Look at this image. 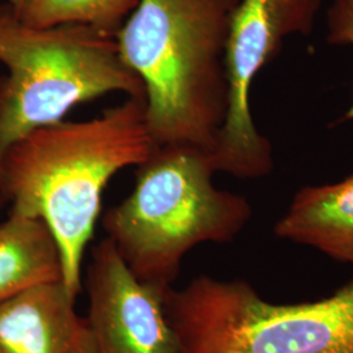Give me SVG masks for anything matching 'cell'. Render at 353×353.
Returning <instances> with one entry per match:
<instances>
[{
  "instance_id": "cell-1",
  "label": "cell",
  "mask_w": 353,
  "mask_h": 353,
  "mask_svg": "<svg viewBox=\"0 0 353 353\" xmlns=\"http://www.w3.org/2000/svg\"><path fill=\"white\" fill-rule=\"evenodd\" d=\"M145 109V99L126 97L92 119L36 128L0 154V201L10 204V212L39 219L50 229L62 255L64 285L76 299L103 190L157 147Z\"/></svg>"
},
{
  "instance_id": "cell-2",
  "label": "cell",
  "mask_w": 353,
  "mask_h": 353,
  "mask_svg": "<svg viewBox=\"0 0 353 353\" xmlns=\"http://www.w3.org/2000/svg\"><path fill=\"white\" fill-rule=\"evenodd\" d=\"M240 0H139L117 42L145 92L156 145L211 152L227 115L225 46Z\"/></svg>"
},
{
  "instance_id": "cell-3",
  "label": "cell",
  "mask_w": 353,
  "mask_h": 353,
  "mask_svg": "<svg viewBox=\"0 0 353 353\" xmlns=\"http://www.w3.org/2000/svg\"><path fill=\"white\" fill-rule=\"evenodd\" d=\"M210 151L157 145L137 166L135 185L102 216V228L141 281L168 290L185 256L202 243L236 240L252 220L250 202L219 189Z\"/></svg>"
},
{
  "instance_id": "cell-4",
  "label": "cell",
  "mask_w": 353,
  "mask_h": 353,
  "mask_svg": "<svg viewBox=\"0 0 353 353\" xmlns=\"http://www.w3.org/2000/svg\"><path fill=\"white\" fill-rule=\"evenodd\" d=\"M0 63L8 70L0 79V154L83 102L109 93L145 99L115 33L84 24L26 26L8 6L0 13Z\"/></svg>"
},
{
  "instance_id": "cell-5",
  "label": "cell",
  "mask_w": 353,
  "mask_h": 353,
  "mask_svg": "<svg viewBox=\"0 0 353 353\" xmlns=\"http://www.w3.org/2000/svg\"><path fill=\"white\" fill-rule=\"evenodd\" d=\"M178 353H353V278L334 294L275 303L242 279L201 275L170 287Z\"/></svg>"
},
{
  "instance_id": "cell-6",
  "label": "cell",
  "mask_w": 353,
  "mask_h": 353,
  "mask_svg": "<svg viewBox=\"0 0 353 353\" xmlns=\"http://www.w3.org/2000/svg\"><path fill=\"white\" fill-rule=\"evenodd\" d=\"M321 0H240L225 46L227 115L211 157L217 173L258 179L274 170V148L254 123L250 90L255 77L292 34L313 32Z\"/></svg>"
},
{
  "instance_id": "cell-7",
  "label": "cell",
  "mask_w": 353,
  "mask_h": 353,
  "mask_svg": "<svg viewBox=\"0 0 353 353\" xmlns=\"http://www.w3.org/2000/svg\"><path fill=\"white\" fill-rule=\"evenodd\" d=\"M84 281L94 353H178L166 290L141 281L105 237L92 250Z\"/></svg>"
},
{
  "instance_id": "cell-8",
  "label": "cell",
  "mask_w": 353,
  "mask_h": 353,
  "mask_svg": "<svg viewBox=\"0 0 353 353\" xmlns=\"http://www.w3.org/2000/svg\"><path fill=\"white\" fill-rule=\"evenodd\" d=\"M75 303L63 281H55L0 303V353H94Z\"/></svg>"
},
{
  "instance_id": "cell-9",
  "label": "cell",
  "mask_w": 353,
  "mask_h": 353,
  "mask_svg": "<svg viewBox=\"0 0 353 353\" xmlns=\"http://www.w3.org/2000/svg\"><path fill=\"white\" fill-rule=\"evenodd\" d=\"M274 232L280 240L310 246L353 265V174L336 183L299 190Z\"/></svg>"
},
{
  "instance_id": "cell-10",
  "label": "cell",
  "mask_w": 353,
  "mask_h": 353,
  "mask_svg": "<svg viewBox=\"0 0 353 353\" xmlns=\"http://www.w3.org/2000/svg\"><path fill=\"white\" fill-rule=\"evenodd\" d=\"M55 281H63V265L50 229L39 219L10 212L0 221V303Z\"/></svg>"
},
{
  "instance_id": "cell-11",
  "label": "cell",
  "mask_w": 353,
  "mask_h": 353,
  "mask_svg": "<svg viewBox=\"0 0 353 353\" xmlns=\"http://www.w3.org/2000/svg\"><path fill=\"white\" fill-rule=\"evenodd\" d=\"M139 0H26L19 17L36 28L84 24L115 33Z\"/></svg>"
},
{
  "instance_id": "cell-12",
  "label": "cell",
  "mask_w": 353,
  "mask_h": 353,
  "mask_svg": "<svg viewBox=\"0 0 353 353\" xmlns=\"http://www.w3.org/2000/svg\"><path fill=\"white\" fill-rule=\"evenodd\" d=\"M327 41L331 45L353 48V0H335L327 11ZM343 122L353 121V101Z\"/></svg>"
},
{
  "instance_id": "cell-13",
  "label": "cell",
  "mask_w": 353,
  "mask_h": 353,
  "mask_svg": "<svg viewBox=\"0 0 353 353\" xmlns=\"http://www.w3.org/2000/svg\"><path fill=\"white\" fill-rule=\"evenodd\" d=\"M6 1H7V6L10 7V10L12 11L13 14H17L19 11L21 10L26 0H6Z\"/></svg>"
},
{
  "instance_id": "cell-14",
  "label": "cell",
  "mask_w": 353,
  "mask_h": 353,
  "mask_svg": "<svg viewBox=\"0 0 353 353\" xmlns=\"http://www.w3.org/2000/svg\"><path fill=\"white\" fill-rule=\"evenodd\" d=\"M6 10V7L1 4V0H0V13L3 12Z\"/></svg>"
},
{
  "instance_id": "cell-15",
  "label": "cell",
  "mask_w": 353,
  "mask_h": 353,
  "mask_svg": "<svg viewBox=\"0 0 353 353\" xmlns=\"http://www.w3.org/2000/svg\"><path fill=\"white\" fill-rule=\"evenodd\" d=\"M0 79H1V77H0Z\"/></svg>"
}]
</instances>
